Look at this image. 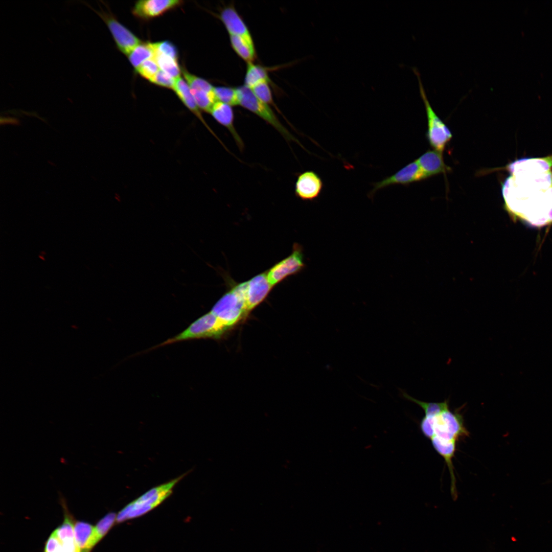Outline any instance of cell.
<instances>
[{
  "instance_id": "1",
  "label": "cell",
  "mask_w": 552,
  "mask_h": 552,
  "mask_svg": "<svg viewBox=\"0 0 552 552\" xmlns=\"http://www.w3.org/2000/svg\"><path fill=\"white\" fill-rule=\"evenodd\" d=\"M551 159L522 158L507 166L502 186L504 208L511 218L531 227L552 223Z\"/></svg>"
},
{
  "instance_id": "2",
  "label": "cell",
  "mask_w": 552,
  "mask_h": 552,
  "mask_svg": "<svg viewBox=\"0 0 552 552\" xmlns=\"http://www.w3.org/2000/svg\"><path fill=\"white\" fill-rule=\"evenodd\" d=\"M423 434L427 438L444 442H456L469 435L463 417L458 411L449 407L439 412L425 415L420 423Z\"/></svg>"
},
{
  "instance_id": "3",
  "label": "cell",
  "mask_w": 552,
  "mask_h": 552,
  "mask_svg": "<svg viewBox=\"0 0 552 552\" xmlns=\"http://www.w3.org/2000/svg\"><path fill=\"white\" fill-rule=\"evenodd\" d=\"M184 475L151 489L127 504L117 515L116 522L120 523L140 517L153 510L171 495L174 486Z\"/></svg>"
},
{
  "instance_id": "4",
  "label": "cell",
  "mask_w": 552,
  "mask_h": 552,
  "mask_svg": "<svg viewBox=\"0 0 552 552\" xmlns=\"http://www.w3.org/2000/svg\"><path fill=\"white\" fill-rule=\"evenodd\" d=\"M245 289L246 282L234 286L222 296L211 311L229 329L248 313L245 305Z\"/></svg>"
},
{
  "instance_id": "5",
  "label": "cell",
  "mask_w": 552,
  "mask_h": 552,
  "mask_svg": "<svg viewBox=\"0 0 552 552\" xmlns=\"http://www.w3.org/2000/svg\"><path fill=\"white\" fill-rule=\"evenodd\" d=\"M238 105L256 114L275 128L288 142L299 141L281 123L269 105L259 100L245 85L237 87Z\"/></svg>"
},
{
  "instance_id": "6",
  "label": "cell",
  "mask_w": 552,
  "mask_h": 552,
  "mask_svg": "<svg viewBox=\"0 0 552 552\" xmlns=\"http://www.w3.org/2000/svg\"><path fill=\"white\" fill-rule=\"evenodd\" d=\"M105 6L103 9L98 3L99 9L97 10L88 3L82 1L88 8L97 14L103 21L109 30L118 49L123 54L128 55L139 44L141 40L129 30L120 23L110 11L109 8L103 1L101 2Z\"/></svg>"
},
{
  "instance_id": "7",
  "label": "cell",
  "mask_w": 552,
  "mask_h": 552,
  "mask_svg": "<svg viewBox=\"0 0 552 552\" xmlns=\"http://www.w3.org/2000/svg\"><path fill=\"white\" fill-rule=\"evenodd\" d=\"M229 329L211 311L192 323L186 330L158 346L183 340L202 338H218Z\"/></svg>"
},
{
  "instance_id": "8",
  "label": "cell",
  "mask_w": 552,
  "mask_h": 552,
  "mask_svg": "<svg viewBox=\"0 0 552 552\" xmlns=\"http://www.w3.org/2000/svg\"><path fill=\"white\" fill-rule=\"evenodd\" d=\"M413 71L418 79L420 95L426 109L428 127L426 137L434 150L443 152L451 140L452 134L432 109L426 95L419 73L416 69Z\"/></svg>"
},
{
  "instance_id": "9",
  "label": "cell",
  "mask_w": 552,
  "mask_h": 552,
  "mask_svg": "<svg viewBox=\"0 0 552 552\" xmlns=\"http://www.w3.org/2000/svg\"><path fill=\"white\" fill-rule=\"evenodd\" d=\"M64 520L47 540L43 552H81L75 540L74 518L70 514L64 499L61 500Z\"/></svg>"
},
{
  "instance_id": "10",
  "label": "cell",
  "mask_w": 552,
  "mask_h": 552,
  "mask_svg": "<svg viewBox=\"0 0 552 552\" xmlns=\"http://www.w3.org/2000/svg\"><path fill=\"white\" fill-rule=\"evenodd\" d=\"M306 265L304 262L302 246L294 243L288 257L275 264L266 273L268 281L273 287L289 275L301 271Z\"/></svg>"
},
{
  "instance_id": "11",
  "label": "cell",
  "mask_w": 552,
  "mask_h": 552,
  "mask_svg": "<svg viewBox=\"0 0 552 552\" xmlns=\"http://www.w3.org/2000/svg\"><path fill=\"white\" fill-rule=\"evenodd\" d=\"M426 178L417 160H415L394 174L384 178L381 181L373 183L372 185L373 188L368 193L367 196L372 199L378 191L390 186L395 185L405 186Z\"/></svg>"
},
{
  "instance_id": "12",
  "label": "cell",
  "mask_w": 552,
  "mask_h": 552,
  "mask_svg": "<svg viewBox=\"0 0 552 552\" xmlns=\"http://www.w3.org/2000/svg\"><path fill=\"white\" fill-rule=\"evenodd\" d=\"M324 188L320 176L313 171H306L299 174L294 187L296 197L304 201H313L317 198Z\"/></svg>"
},
{
  "instance_id": "13",
  "label": "cell",
  "mask_w": 552,
  "mask_h": 552,
  "mask_svg": "<svg viewBox=\"0 0 552 552\" xmlns=\"http://www.w3.org/2000/svg\"><path fill=\"white\" fill-rule=\"evenodd\" d=\"M272 287L265 273L246 282L245 305L248 313L264 300Z\"/></svg>"
},
{
  "instance_id": "14",
  "label": "cell",
  "mask_w": 552,
  "mask_h": 552,
  "mask_svg": "<svg viewBox=\"0 0 552 552\" xmlns=\"http://www.w3.org/2000/svg\"><path fill=\"white\" fill-rule=\"evenodd\" d=\"M178 0H146L137 2L133 9L134 15L148 19L159 16L167 11L180 5Z\"/></svg>"
},
{
  "instance_id": "15",
  "label": "cell",
  "mask_w": 552,
  "mask_h": 552,
  "mask_svg": "<svg viewBox=\"0 0 552 552\" xmlns=\"http://www.w3.org/2000/svg\"><path fill=\"white\" fill-rule=\"evenodd\" d=\"M229 35H238L252 39L250 32L241 16L233 5L223 8L218 15Z\"/></svg>"
},
{
  "instance_id": "16",
  "label": "cell",
  "mask_w": 552,
  "mask_h": 552,
  "mask_svg": "<svg viewBox=\"0 0 552 552\" xmlns=\"http://www.w3.org/2000/svg\"><path fill=\"white\" fill-rule=\"evenodd\" d=\"M210 113L218 123L228 130L239 150L242 151L244 145L234 125V113L232 106L220 102H216Z\"/></svg>"
},
{
  "instance_id": "17",
  "label": "cell",
  "mask_w": 552,
  "mask_h": 552,
  "mask_svg": "<svg viewBox=\"0 0 552 552\" xmlns=\"http://www.w3.org/2000/svg\"><path fill=\"white\" fill-rule=\"evenodd\" d=\"M416 160L426 178L450 170L444 162L442 152L435 150L427 151Z\"/></svg>"
},
{
  "instance_id": "18",
  "label": "cell",
  "mask_w": 552,
  "mask_h": 552,
  "mask_svg": "<svg viewBox=\"0 0 552 552\" xmlns=\"http://www.w3.org/2000/svg\"><path fill=\"white\" fill-rule=\"evenodd\" d=\"M74 532L75 540L81 552H90L100 541L95 526L88 522L77 521L74 523Z\"/></svg>"
},
{
  "instance_id": "19",
  "label": "cell",
  "mask_w": 552,
  "mask_h": 552,
  "mask_svg": "<svg viewBox=\"0 0 552 552\" xmlns=\"http://www.w3.org/2000/svg\"><path fill=\"white\" fill-rule=\"evenodd\" d=\"M173 90L185 106L197 116L210 131L217 139L221 144L223 145V143L205 122L200 113V109L198 108L191 93V88L186 81L180 77L176 79Z\"/></svg>"
},
{
  "instance_id": "20",
  "label": "cell",
  "mask_w": 552,
  "mask_h": 552,
  "mask_svg": "<svg viewBox=\"0 0 552 552\" xmlns=\"http://www.w3.org/2000/svg\"><path fill=\"white\" fill-rule=\"evenodd\" d=\"M231 46L235 53L247 64L254 63L256 53L253 39L238 35H229Z\"/></svg>"
},
{
  "instance_id": "21",
  "label": "cell",
  "mask_w": 552,
  "mask_h": 552,
  "mask_svg": "<svg viewBox=\"0 0 552 552\" xmlns=\"http://www.w3.org/2000/svg\"><path fill=\"white\" fill-rule=\"evenodd\" d=\"M270 82L268 70L259 64L254 63H247L244 79V85L251 88L257 84L263 82Z\"/></svg>"
},
{
  "instance_id": "22",
  "label": "cell",
  "mask_w": 552,
  "mask_h": 552,
  "mask_svg": "<svg viewBox=\"0 0 552 552\" xmlns=\"http://www.w3.org/2000/svg\"><path fill=\"white\" fill-rule=\"evenodd\" d=\"M155 54L152 43H140L128 55L129 60L135 70L146 60L154 58Z\"/></svg>"
},
{
  "instance_id": "23",
  "label": "cell",
  "mask_w": 552,
  "mask_h": 552,
  "mask_svg": "<svg viewBox=\"0 0 552 552\" xmlns=\"http://www.w3.org/2000/svg\"><path fill=\"white\" fill-rule=\"evenodd\" d=\"M154 58L160 70L175 79L180 77L181 70L176 59L158 53L155 54Z\"/></svg>"
},
{
  "instance_id": "24",
  "label": "cell",
  "mask_w": 552,
  "mask_h": 552,
  "mask_svg": "<svg viewBox=\"0 0 552 552\" xmlns=\"http://www.w3.org/2000/svg\"><path fill=\"white\" fill-rule=\"evenodd\" d=\"M214 92L217 102H220L232 106L239 105L237 87L217 86L214 87Z\"/></svg>"
},
{
  "instance_id": "25",
  "label": "cell",
  "mask_w": 552,
  "mask_h": 552,
  "mask_svg": "<svg viewBox=\"0 0 552 552\" xmlns=\"http://www.w3.org/2000/svg\"><path fill=\"white\" fill-rule=\"evenodd\" d=\"M191 91L198 108L210 113L214 104L217 102L214 90L212 92H208L191 89Z\"/></svg>"
},
{
  "instance_id": "26",
  "label": "cell",
  "mask_w": 552,
  "mask_h": 552,
  "mask_svg": "<svg viewBox=\"0 0 552 552\" xmlns=\"http://www.w3.org/2000/svg\"><path fill=\"white\" fill-rule=\"evenodd\" d=\"M182 73L190 88L192 89L202 90L208 92H212L214 87L206 80L191 74L183 67Z\"/></svg>"
},
{
  "instance_id": "27",
  "label": "cell",
  "mask_w": 552,
  "mask_h": 552,
  "mask_svg": "<svg viewBox=\"0 0 552 552\" xmlns=\"http://www.w3.org/2000/svg\"><path fill=\"white\" fill-rule=\"evenodd\" d=\"M269 83L268 81H263L257 84L250 89L259 100L268 105L275 106Z\"/></svg>"
},
{
  "instance_id": "28",
  "label": "cell",
  "mask_w": 552,
  "mask_h": 552,
  "mask_svg": "<svg viewBox=\"0 0 552 552\" xmlns=\"http://www.w3.org/2000/svg\"><path fill=\"white\" fill-rule=\"evenodd\" d=\"M117 514L109 512L102 517L96 524L95 528L99 540L106 536L114 523L116 522Z\"/></svg>"
},
{
  "instance_id": "29",
  "label": "cell",
  "mask_w": 552,
  "mask_h": 552,
  "mask_svg": "<svg viewBox=\"0 0 552 552\" xmlns=\"http://www.w3.org/2000/svg\"><path fill=\"white\" fill-rule=\"evenodd\" d=\"M159 70L154 59L151 58L144 61L135 71L144 78L149 81Z\"/></svg>"
},
{
  "instance_id": "30",
  "label": "cell",
  "mask_w": 552,
  "mask_h": 552,
  "mask_svg": "<svg viewBox=\"0 0 552 552\" xmlns=\"http://www.w3.org/2000/svg\"><path fill=\"white\" fill-rule=\"evenodd\" d=\"M152 43L155 54L166 55L177 60L178 55L177 50L175 45L171 42L163 41Z\"/></svg>"
},
{
  "instance_id": "31",
  "label": "cell",
  "mask_w": 552,
  "mask_h": 552,
  "mask_svg": "<svg viewBox=\"0 0 552 552\" xmlns=\"http://www.w3.org/2000/svg\"><path fill=\"white\" fill-rule=\"evenodd\" d=\"M150 82L158 86L173 89L175 79L159 70Z\"/></svg>"
}]
</instances>
